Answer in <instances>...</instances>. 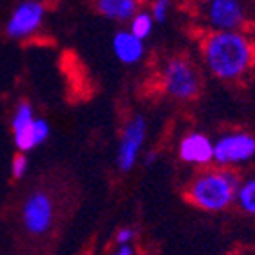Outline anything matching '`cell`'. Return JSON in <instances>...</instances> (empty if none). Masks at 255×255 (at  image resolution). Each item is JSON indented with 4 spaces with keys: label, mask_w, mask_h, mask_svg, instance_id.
Returning a JSON list of instances; mask_svg holds the SVG:
<instances>
[{
    "label": "cell",
    "mask_w": 255,
    "mask_h": 255,
    "mask_svg": "<svg viewBox=\"0 0 255 255\" xmlns=\"http://www.w3.org/2000/svg\"><path fill=\"white\" fill-rule=\"evenodd\" d=\"M97 7L104 16L120 21L132 20L137 13L136 0H100L97 2Z\"/></svg>",
    "instance_id": "cell-12"
},
{
    "label": "cell",
    "mask_w": 255,
    "mask_h": 255,
    "mask_svg": "<svg viewBox=\"0 0 255 255\" xmlns=\"http://www.w3.org/2000/svg\"><path fill=\"white\" fill-rule=\"evenodd\" d=\"M164 88L175 98L187 100L198 93V73L195 66L184 57H175L164 66Z\"/></svg>",
    "instance_id": "cell-3"
},
{
    "label": "cell",
    "mask_w": 255,
    "mask_h": 255,
    "mask_svg": "<svg viewBox=\"0 0 255 255\" xmlns=\"http://www.w3.org/2000/svg\"><path fill=\"white\" fill-rule=\"evenodd\" d=\"M255 155V137L247 132H234L220 137L213 145V159L218 164H238Z\"/></svg>",
    "instance_id": "cell-4"
},
{
    "label": "cell",
    "mask_w": 255,
    "mask_h": 255,
    "mask_svg": "<svg viewBox=\"0 0 255 255\" xmlns=\"http://www.w3.org/2000/svg\"><path fill=\"white\" fill-rule=\"evenodd\" d=\"M43 16H45V7L39 2H21L9 18L5 30L14 39L25 38L41 25Z\"/></svg>",
    "instance_id": "cell-7"
},
{
    "label": "cell",
    "mask_w": 255,
    "mask_h": 255,
    "mask_svg": "<svg viewBox=\"0 0 255 255\" xmlns=\"http://www.w3.org/2000/svg\"><path fill=\"white\" fill-rule=\"evenodd\" d=\"M239 180L227 170L204 171L193 180L189 198L205 211H223L236 200Z\"/></svg>",
    "instance_id": "cell-2"
},
{
    "label": "cell",
    "mask_w": 255,
    "mask_h": 255,
    "mask_svg": "<svg viewBox=\"0 0 255 255\" xmlns=\"http://www.w3.org/2000/svg\"><path fill=\"white\" fill-rule=\"evenodd\" d=\"M21 220L30 234H45L54 220V205H52L50 196L43 191L29 195L21 209Z\"/></svg>",
    "instance_id": "cell-5"
},
{
    "label": "cell",
    "mask_w": 255,
    "mask_h": 255,
    "mask_svg": "<svg viewBox=\"0 0 255 255\" xmlns=\"http://www.w3.org/2000/svg\"><path fill=\"white\" fill-rule=\"evenodd\" d=\"M113 50L122 63L134 64L143 57L145 47H143V41L132 36L128 30H120L113 38Z\"/></svg>",
    "instance_id": "cell-11"
},
{
    "label": "cell",
    "mask_w": 255,
    "mask_h": 255,
    "mask_svg": "<svg viewBox=\"0 0 255 255\" xmlns=\"http://www.w3.org/2000/svg\"><path fill=\"white\" fill-rule=\"evenodd\" d=\"M27 168H29V159H27V155H23V153L14 155L13 164H11V171H13L14 179H21V177L25 175Z\"/></svg>",
    "instance_id": "cell-15"
},
{
    "label": "cell",
    "mask_w": 255,
    "mask_h": 255,
    "mask_svg": "<svg viewBox=\"0 0 255 255\" xmlns=\"http://www.w3.org/2000/svg\"><path fill=\"white\" fill-rule=\"evenodd\" d=\"M132 238H134V230L132 229H122L118 234H116V241L120 243V247H122V245H130Z\"/></svg>",
    "instance_id": "cell-17"
},
{
    "label": "cell",
    "mask_w": 255,
    "mask_h": 255,
    "mask_svg": "<svg viewBox=\"0 0 255 255\" xmlns=\"http://www.w3.org/2000/svg\"><path fill=\"white\" fill-rule=\"evenodd\" d=\"M236 200H238L239 207L245 213L255 216V179L239 184L238 193H236Z\"/></svg>",
    "instance_id": "cell-13"
},
{
    "label": "cell",
    "mask_w": 255,
    "mask_h": 255,
    "mask_svg": "<svg viewBox=\"0 0 255 255\" xmlns=\"http://www.w3.org/2000/svg\"><path fill=\"white\" fill-rule=\"evenodd\" d=\"M150 14H152L153 21H159V23L166 21V16H168V2H166V0H157V2H153L152 13Z\"/></svg>",
    "instance_id": "cell-16"
},
{
    "label": "cell",
    "mask_w": 255,
    "mask_h": 255,
    "mask_svg": "<svg viewBox=\"0 0 255 255\" xmlns=\"http://www.w3.org/2000/svg\"><path fill=\"white\" fill-rule=\"evenodd\" d=\"M146 136V122L145 118L136 116L132 118L124 128L122 141H120L118 166L122 171H130L137 161V155L141 152L143 141Z\"/></svg>",
    "instance_id": "cell-6"
},
{
    "label": "cell",
    "mask_w": 255,
    "mask_h": 255,
    "mask_svg": "<svg viewBox=\"0 0 255 255\" xmlns=\"http://www.w3.org/2000/svg\"><path fill=\"white\" fill-rule=\"evenodd\" d=\"M207 18L216 32H236L245 20V11L236 0H213L207 7Z\"/></svg>",
    "instance_id": "cell-8"
},
{
    "label": "cell",
    "mask_w": 255,
    "mask_h": 255,
    "mask_svg": "<svg viewBox=\"0 0 255 255\" xmlns=\"http://www.w3.org/2000/svg\"><path fill=\"white\" fill-rule=\"evenodd\" d=\"M204 59L220 79H238L254 59V47L241 32H214L204 45Z\"/></svg>",
    "instance_id": "cell-1"
},
{
    "label": "cell",
    "mask_w": 255,
    "mask_h": 255,
    "mask_svg": "<svg viewBox=\"0 0 255 255\" xmlns=\"http://www.w3.org/2000/svg\"><path fill=\"white\" fill-rule=\"evenodd\" d=\"M14 143L20 152H30L32 148L39 146L50 136V125L41 118H34L30 124L13 130Z\"/></svg>",
    "instance_id": "cell-10"
},
{
    "label": "cell",
    "mask_w": 255,
    "mask_h": 255,
    "mask_svg": "<svg viewBox=\"0 0 255 255\" xmlns=\"http://www.w3.org/2000/svg\"><path fill=\"white\" fill-rule=\"evenodd\" d=\"M152 27H153V18L150 13L146 11H141V13H136L134 18L130 20V32L132 36H136L137 39H146L152 32Z\"/></svg>",
    "instance_id": "cell-14"
},
{
    "label": "cell",
    "mask_w": 255,
    "mask_h": 255,
    "mask_svg": "<svg viewBox=\"0 0 255 255\" xmlns=\"http://www.w3.org/2000/svg\"><path fill=\"white\" fill-rule=\"evenodd\" d=\"M116 255H134V250H132L130 245H122L116 252Z\"/></svg>",
    "instance_id": "cell-18"
},
{
    "label": "cell",
    "mask_w": 255,
    "mask_h": 255,
    "mask_svg": "<svg viewBox=\"0 0 255 255\" xmlns=\"http://www.w3.org/2000/svg\"><path fill=\"white\" fill-rule=\"evenodd\" d=\"M180 157L191 164H207L213 161V143L200 132H191L180 141Z\"/></svg>",
    "instance_id": "cell-9"
}]
</instances>
